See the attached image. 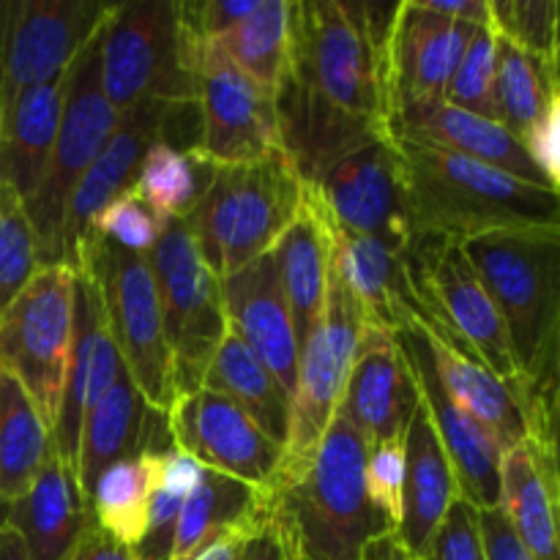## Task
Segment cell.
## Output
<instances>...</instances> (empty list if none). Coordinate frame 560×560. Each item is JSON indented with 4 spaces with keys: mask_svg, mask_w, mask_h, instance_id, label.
<instances>
[{
    "mask_svg": "<svg viewBox=\"0 0 560 560\" xmlns=\"http://www.w3.org/2000/svg\"><path fill=\"white\" fill-rule=\"evenodd\" d=\"M326 224L331 235V268L359 304L366 326L399 334L424 320L427 312L410 282L405 255L370 235L334 228L328 219Z\"/></svg>",
    "mask_w": 560,
    "mask_h": 560,
    "instance_id": "obj_24",
    "label": "cell"
},
{
    "mask_svg": "<svg viewBox=\"0 0 560 560\" xmlns=\"http://www.w3.org/2000/svg\"><path fill=\"white\" fill-rule=\"evenodd\" d=\"M304 202V180L284 153L246 164H213L184 224L219 279L273 249Z\"/></svg>",
    "mask_w": 560,
    "mask_h": 560,
    "instance_id": "obj_5",
    "label": "cell"
},
{
    "mask_svg": "<svg viewBox=\"0 0 560 560\" xmlns=\"http://www.w3.org/2000/svg\"><path fill=\"white\" fill-rule=\"evenodd\" d=\"M167 222L170 219L159 217L142 197H137L129 189L96 213L88 233L98 235V238L109 241L113 246L131 252V255L148 257L162 238Z\"/></svg>",
    "mask_w": 560,
    "mask_h": 560,
    "instance_id": "obj_43",
    "label": "cell"
},
{
    "mask_svg": "<svg viewBox=\"0 0 560 560\" xmlns=\"http://www.w3.org/2000/svg\"><path fill=\"white\" fill-rule=\"evenodd\" d=\"M501 509L534 560H560L556 448L528 441L503 452Z\"/></svg>",
    "mask_w": 560,
    "mask_h": 560,
    "instance_id": "obj_29",
    "label": "cell"
},
{
    "mask_svg": "<svg viewBox=\"0 0 560 560\" xmlns=\"http://www.w3.org/2000/svg\"><path fill=\"white\" fill-rule=\"evenodd\" d=\"M98 82L118 115L145 98L195 102L175 0L113 5L98 31Z\"/></svg>",
    "mask_w": 560,
    "mask_h": 560,
    "instance_id": "obj_8",
    "label": "cell"
},
{
    "mask_svg": "<svg viewBox=\"0 0 560 560\" xmlns=\"http://www.w3.org/2000/svg\"><path fill=\"white\" fill-rule=\"evenodd\" d=\"M558 118H560V102L552 104L534 126L528 135L523 137V148L530 156V162L541 170L550 186L558 189L560 167H558Z\"/></svg>",
    "mask_w": 560,
    "mask_h": 560,
    "instance_id": "obj_47",
    "label": "cell"
},
{
    "mask_svg": "<svg viewBox=\"0 0 560 560\" xmlns=\"http://www.w3.org/2000/svg\"><path fill=\"white\" fill-rule=\"evenodd\" d=\"M558 11L556 0H487L495 36L550 63H558Z\"/></svg>",
    "mask_w": 560,
    "mask_h": 560,
    "instance_id": "obj_40",
    "label": "cell"
},
{
    "mask_svg": "<svg viewBox=\"0 0 560 560\" xmlns=\"http://www.w3.org/2000/svg\"><path fill=\"white\" fill-rule=\"evenodd\" d=\"M381 52L364 3L290 0V49L282 82L386 131Z\"/></svg>",
    "mask_w": 560,
    "mask_h": 560,
    "instance_id": "obj_4",
    "label": "cell"
},
{
    "mask_svg": "<svg viewBox=\"0 0 560 560\" xmlns=\"http://www.w3.org/2000/svg\"><path fill=\"white\" fill-rule=\"evenodd\" d=\"M419 560H485L476 509L457 498Z\"/></svg>",
    "mask_w": 560,
    "mask_h": 560,
    "instance_id": "obj_45",
    "label": "cell"
},
{
    "mask_svg": "<svg viewBox=\"0 0 560 560\" xmlns=\"http://www.w3.org/2000/svg\"><path fill=\"white\" fill-rule=\"evenodd\" d=\"M189 115H197L195 102H164V98H145L129 113L120 115L118 129L113 131L104 151L93 159L88 173L77 184L71 195L69 208L63 219V262H74V252L85 233L91 230V222L107 202L124 195L135 184L137 167L142 156L156 140L170 142V145L189 151L186 142L180 140L184 124Z\"/></svg>",
    "mask_w": 560,
    "mask_h": 560,
    "instance_id": "obj_17",
    "label": "cell"
},
{
    "mask_svg": "<svg viewBox=\"0 0 560 560\" xmlns=\"http://www.w3.org/2000/svg\"><path fill=\"white\" fill-rule=\"evenodd\" d=\"M366 320L337 271H328V293L320 320L304 339L290 394V432L282 470L273 487L295 479L310 465L342 399L355 348Z\"/></svg>",
    "mask_w": 560,
    "mask_h": 560,
    "instance_id": "obj_10",
    "label": "cell"
},
{
    "mask_svg": "<svg viewBox=\"0 0 560 560\" xmlns=\"http://www.w3.org/2000/svg\"><path fill=\"white\" fill-rule=\"evenodd\" d=\"M148 262L162 304L175 397L197 392L213 350L228 331L222 282L202 262L184 219H170L159 244L148 255Z\"/></svg>",
    "mask_w": 560,
    "mask_h": 560,
    "instance_id": "obj_9",
    "label": "cell"
},
{
    "mask_svg": "<svg viewBox=\"0 0 560 560\" xmlns=\"http://www.w3.org/2000/svg\"><path fill=\"white\" fill-rule=\"evenodd\" d=\"M366 438L334 413L310 465L268 492L273 523L299 560H361L392 530L366 495Z\"/></svg>",
    "mask_w": 560,
    "mask_h": 560,
    "instance_id": "obj_2",
    "label": "cell"
},
{
    "mask_svg": "<svg viewBox=\"0 0 560 560\" xmlns=\"http://www.w3.org/2000/svg\"><path fill=\"white\" fill-rule=\"evenodd\" d=\"M52 454L49 427L14 375L0 370V503L20 501Z\"/></svg>",
    "mask_w": 560,
    "mask_h": 560,
    "instance_id": "obj_35",
    "label": "cell"
},
{
    "mask_svg": "<svg viewBox=\"0 0 560 560\" xmlns=\"http://www.w3.org/2000/svg\"><path fill=\"white\" fill-rule=\"evenodd\" d=\"M498 38L495 63V118L520 142L530 126L560 102L558 63L534 58L514 44Z\"/></svg>",
    "mask_w": 560,
    "mask_h": 560,
    "instance_id": "obj_37",
    "label": "cell"
},
{
    "mask_svg": "<svg viewBox=\"0 0 560 560\" xmlns=\"http://www.w3.org/2000/svg\"><path fill=\"white\" fill-rule=\"evenodd\" d=\"M42 268L25 202L0 186V315Z\"/></svg>",
    "mask_w": 560,
    "mask_h": 560,
    "instance_id": "obj_41",
    "label": "cell"
},
{
    "mask_svg": "<svg viewBox=\"0 0 560 560\" xmlns=\"http://www.w3.org/2000/svg\"><path fill=\"white\" fill-rule=\"evenodd\" d=\"M394 337L402 348L410 375L419 388V399L424 402L432 427L438 432V441H441L443 452L452 463L459 498L474 509L501 506V446L448 397L443 383L438 381L430 348H427L419 328L413 326L408 331L394 334Z\"/></svg>",
    "mask_w": 560,
    "mask_h": 560,
    "instance_id": "obj_19",
    "label": "cell"
},
{
    "mask_svg": "<svg viewBox=\"0 0 560 560\" xmlns=\"http://www.w3.org/2000/svg\"><path fill=\"white\" fill-rule=\"evenodd\" d=\"M235 69L277 96L288 71L290 0H257L249 16L213 38Z\"/></svg>",
    "mask_w": 560,
    "mask_h": 560,
    "instance_id": "obj_36",
    "label": "cell"
},
{
    "mask_svg": "<svg viewBox=\"0 0 560 560\" xmlns=\"http://www.w3.org/2000/svg\"><path fill=\"white\" fill-rule=\"evenodd\" d=\"M366 495L375 512L388 523V528L397 530L402 517V476H405V452L402 438L397 441H383L370 446L366 457Z\"/></svg>",
    "mask_w": 560,
    "mask_h": 560,
    "instance_id": "obj_44",
    "label": "cell"
},
{
    "mask_svg": "<svg viewBox=\"0 0 560 560\" xmlns=\"http://www.w3.org/2000/svg\"><path fill=\"white\" fill-rule=\"evenodd\" d=\"M361 560H419V558L410 556V552L405 550L402 541L397 539V534L388 530V534L375 536V539L364 547Z\"/></svg>",
    "mask_w": 560,
    "mask_h": 560,
    "instance_id": "obj_50",
    "label": "cell"
},
{
    "mask_svg": "<svg viewBox=\"0 0 560 560\" xmlns=\"http://www.w3.org/2000/svg\"><path fill=\"white\" fill-rule=\"evenodd\" d=\"M164 452H142L109 465L88 492V503L98 528L107 530L129 550H137L145 536L151 498L162 479Z\"/></svg>",
    "mask_w": 560,
    "mask_h": 560,
    "instance_id": "obj_34",
    "label": "cell"
},
{
    "mask_svg": "<svg viewBox=\"0 0 560 560\" xmlns=\"http://www.w3.org/2000/svg\"><path fill=\"white\" fill-rule=\"evenodd\" d=\"M213 164L191 151L156 140L137 167L131 191L148 202L159 217L186 219L211 180Z\"/></svg>",
    "mask_w": 560,
    "mask_h": 560,
    "instance_id": "obj_38",
    "label": "cell"
},
{
    "mask_svg": "<svg viewBox=\"0 0 560 560\" xmlns=\"http://www.w3.org/2000/svg\"><path fill=\"white\" fill-rule=\"evenodd\" d=\"M266 525V523H262ZM255 534V530H252ZM244 530H235V534H224L219 536L217 541H211V545L206 547V550L200 552L197 558L191 560H241V550H244V541H246Z\"/></svg>",
    "mask_w": 560,
    "mask_h": 560,
    "instance_id": "obj_51",
    "label": "cell"
},
{
    "mask_svg": "<svg viewBox=\"0 0 560 560\" xmlns=\"http://www.w3.org/2000/svg\"><path fill=\"white\" fill-rule=\"evenodd\" d=\"M419 405L410 366L397 337L366 326L355 348L337 413H342L370 446L402 438Z\"/></svg>",
    "mask_w": 560,
    "mask_h": 560,
    "instance_id": "obj_23",
    "label": "cell"
},
{
    "mask_svg": "<svg viewBox=\"0 0 560 560\" xmlns=\"http://www.w3.org/2000/svg\"><path fill=\"white\" fill-rule=\"evenodd\" d=\"M202 468L189 457V454L178 452L170 446L164 452L162 479H159L156 492L151 498V512H148V528L137 550H131L135 560H170L173 550L175 523L184 501L189 492L195 490L197 479H200Z\"/></svg>",
    "mask_w": 560,
    "mask_h": 560,
    "instance_id": "obj_39",
    "label": "cell"
},
{
    "mask_svg": "<svg viewBox=\"0 0 560 560\" xmlns=\"http://www.w3.org/2000/svg\"><path fill=\"white\" fill-rule=\"evenodd\" d=\"M5 525L31 560H63L96 520L77 474L52 452L25 495L9 506Z\"/></svg>",
    "mask_w": 560,
    "mask_h": 560,
    "instance_id": "obj_28",
    "label": "cell"
},
{
    "mask_svg": "<svg viewBox=\"0 0 560 560\" xmlns=\"http://www.w3.org/2000/svg\"><path fill=\"white\" fill-rule=\"evenodd\" d=\"M481 25L485 22L438 14L427 0L397 3L381 52L386 115L399 104L441 102L465 47Z\"/></svg>",
    "mask_w": 560,
    "mask_h": 560,
    "instance_id": "obj_18",
    "label": "cell"
},
{
    "mask_svg": "<svg viewBox=\"0 0 560 560\" xmlns=\"http://www.w3.org/2000/svg\"><path fill=\"white\" fill-rule=\"evenodd\" d=\"M495 63H498V38L490 22L474 33V38L465 47L452 80H448L443 102L465 113L481 115V118H495Z\"/></svg>",
    "mask_w": 560,
    "mask_h": 560,
    "instance_id": "obj_42",
    "label": "cell"
},
{
    "mask_svg": "<svg viewBox=\"0 0 560 560\" xmlns=\"http://www.w3.org/2000/svg\"><path fill=\"white\" fill-rule=\"evenodd\" d=\"M74 320V268L42 266L0 315V370L14 375L52 430Z\"/></svg>",
    "mask_w": 560,
    "mask_h": 560,
    "instance_id": "obj_11",
    "label": "cell"
},
{
    "mask_svg": "<svg viewBox=\"0 0 560 560\" xmlns=\"http://www.w3.org/2000/svg\"><path fill=\"white\" fill-rule=\"evenodd\" d=\"M402 517L394 534L410 556L421 558L452 503L459 498L452 463L438 441V432L421 399L402 432Z\"/></svg>",
    "mask_w": 560,
    "mask_h": 560,
    "instance_id": "obj_27",
    "label": "cell"
},
{
    "mask_svg": "<svg viewBox=\"0 0 560 560\" xmlns=\"http://www.w3.org/2000/svg\"><path fill=\"white\" fill-rule=\"evenodd\" d=\"M416 328L430 348L438 381L448 397L501 446V452L528 443L530 430L517 388L492 375L465 345L430 317L416 323Z\"/></svg>",
    "mask_w": 560,
    "mask_h": 560,
    "instance_id": "obj_25",
    "label": "cell"
},
{
    "mask_svg": "<svg viewBox=\"0 0 560 560\" xmlns=\"http://www.w3.org/2000/svg\"><path fill=\"white\" fill-rule=\"evenodd\" d=\"M405 260L427 317L465 345L492 375L517 388L520 375L503 317L459 241L416 235Z\"/></svg>",
    "mask_w": 560,
    "mask_h": 560,
    "instance_id": "obj_13",
    "label": "cell"
},
{
    "mask_svg": "<svg viewBox=\"0 0 560 560\" xmlns=\"http://www.w3.org/2000/svg\"><path fill=\"white\" fill-rule=\"evenodd\" d=\"M63 560H135L129 547L120 545L118 539L102 530L98 525H93Z\"/></svg>",
    "mask_w": 560,
    "mask_h": 560,
    "instance_id": "obj_49",
    "label": "cell"
},
{
    "mask_svg": "<svg viewBox=\"0 0 560 560\" xmlns=\"http://www.w3.org/2000/svg\"><path fill=\"white\" fill-rule=\"evenodd\" d=\"M120 115L107 102L98 82V33L85 44L74 63L66 71V96L60 113L58 135L47 170L36 195L25 202L33 235L38 244L42 266H66L63 262V219L71 195L93 159L104 151Z\"/></svg>",
    "mask_w": 560,
    "mask_h": 560,
    "instance_id": "obj_7",
    "label": "cell"
},
{
    "mask_svg": "<svg viewBox=\"0 0 560 560\" xmlns=\"http://www.w3.org/2000/svg\"><path fill=\"white\" fill-rule=\"evenodd\" d=\"M66 77L27 88L0 107V186L22 202L36 195L63 113Z\"/></svg>",
    "mask_w": 560,
    "mask_h": 560,
    "instance_id": "obj_30",
    "label": "cell"
},
{
    "mask_svg": "<svg viewBox=\"0 0 560 560\" xmlns=\"http://www.w3.org/2000/svg\"><path fill=\"white\" fill-rule=\"evenodd\" d=\"M71 268L91 273L102 299L109 337L129 381L153 410L167 413L175 399L173 359L148 257L131 255L88 233L77 246Z\"/></svg>",
    "mask_w": 560,
    "mask_h": 560,
    "instance_id": "obj_6",
    "label": "cell"
},
{
    "mask_svg": "<svg viewBox=\"0 0 560 560\" xmlns=\"http://www.w3.org/2000/svg\"><path fill=\"white\" fill-rule=\"evenodd\" d=\"M268 520H271V501L266 492L233 476L202 468L195 490L180 506L170 560L197 558L219 536L235 530L252 534Z\"/></svg>",
    "mask_w": 560,
    "mask_h": 560,
    "instance_id": "obj_32",
    "label": "cell"
},
{
    "mask_svg": "<svg viewBox=\"0 0 560 560\" xmlns=\"http://www.w3.org/2000/svg\"><path fill=\"white\" fill-rule=\"evenodd\" d=\"M386 135L394 142H408V145L474 159V162L490 164V167L503 170V173L528 180V184L556 189L541 175V170L530 162L523 142L506 126L452 107L443 98L441 102L399 104V107L388 109Z\"/></svg>",
    "mask_w": 560,
    "mask_h": 560,
    "instance_id": "obj_21",
    "label": "cell"
},
{
    "mask_svg": "<svg viewBox=\"0 0 560 560\" xmlns=\"http://www.w3.org/2000/svg\"><path fill=\"white\" fill-rule=\"evenodd\" d=\"M0 560H31L20 536L5 525L0 528Z\"/></svg>",
    "mask_w": 560,
    "mask_h": 560,
    "instance_id": "obj_52",
    "label": "cell"
},
{
    "mask_svg": "<svg viewBox=\"0 0 560 560\" xmlns=\"http://www.w3.org/2000/svg\"><path fill=\"white\" fill-rule=\"evenodd\" d=\"M271 255L277 260L279 282H282L301 348L315 323L320 320L328 293V271H331V235L306 186L299 217L279 235Z\"/></svg>",
    "mask_w": 560,
    "mask_h": 560,
    "instance_id": "obj_31",
    "label": "cell"
},
{
    "mask_svg": "<svg viewBox=\"0 0 560 560\" xmlns=\"http://www.w3.org/2000/svg\"><path fill=\"white\" fill-rule=\"evenodd\" d=\"M506 326L530 443L556 448L560 228H517L459 241Z\"/></svg>",
    "mask_w": 560,
    "mask_h": 560,
    "instance_id": "obj_1",
    "label": "cell"
},
{
    "mask_svg": "<svg viewBox=\"0 0 560 560\" xmlns=\"http://www.w3.org/2000/svg\"><path fill=\"white\" fill-rule=\"evenodd\" d=\"M219 282H222L228 328L277 377V383L290 397L295 388L301 348L273 255L266 252Z\"/></svg>",
    "mask_w": 560,
    "mask_h": 560,
    "instance_id": "obj_22",
    "label": "cell"
},
{
    "mask_svg": "<svg viewBox=\"0 0 560 560\" xmlns=\"http://www.w3.org/2000/svg\"><path fill=\"white\" fill-rule=\"evenodd\" d=\"M241 560H299L293 550H290L288 539L282 530L277 528L273 517L266 525L246 536L244 550H241Z\"/></svg>",
    "mask_w": 560,
    "mask_h": 560,
    "instance_id": "obj_48",
    "label": "cell"
},
{
    "mask_svg": "<svg viewBox=\"0 0 560 560\" xmlns=\"http://www.w3.org/2000/svg\"><path fill=\"white\" fill-rule=\"evenodd\" d=\"M170 443L200 468L233 476L260 492H271L282 470L284 446L266 435L244 410L208 388L178 394L164 413Z\"/></svg>",
    "mask_w": 560,
    "mask_h": 560,
    "instance_id": "obj_16",
    "label": "cell"
},
{
    "mask_svg": "<svg viewBox=\"0 0 560 560\" xmlns=\"http://www.w3.org/2000/svg\"><path fill=\"white\" fill-rule=\"evenodd\" d=\"M208 392H217L238 405L271 441L279 446L288 443L290 432V397L277 377L255 359L249 348L235 337L233 331H224L222 342L213 350V359L208 364L202 386Z\"/></svg>",
    "mask_w": 560,
    "mask_h": 560,
    "instance_id": "obj_33",
    "label": "cell"
},
{
    "mask_svg": "<svg viewBox=\"0 0 560 560\" xmlns=\"http://www.w3.org/2000/svg\"><path fill=\"white\" fill-rule=\"evenodd\" d=\"M416 235L468 241L517 228H560V191L490 164L397 142Z\"/></svg>",
    "mask_w": 560,
    "mask_h": 560,
    "instance_id": "obj_3",
    "label": "cell"
},
{
    "mask_svg": "<svg viewBox=\"0 0 560 560\" xmlns=\"http://www.w3.org/2000/svg\"><path fill=\"white\" fill-rule=\"evenodd\" d=\"M304 186L334 228L408 255L416 238L408 178L402 151L388 135L348 151Z\"/></svg>",
    "mask_w": 560,
    "mask_h": 560,
    "instance_id": "obj_14",
    "label": "cell"
},
{
    "mask_svg": "<svg viewBox=\"0 0 560 560\" xmlns=\"http://www.w3.org/2000/svg\"><path fill=\"white\" fill-rule=\"evenodd\" d=\"M170 432L164 413L153 410L142 399L129 375H120L109 392L85 416L77 448V479L82 492H91L93 481L120 459L142 452L170 448Z\"/></svg>",
    "mask_w": 560,
    "mask_h": 560,
    "instance_id": "obj_26",
    "label": "cell"
},
{
    "mask_svg": "<svg viewBox=\"0 0 560 560\" xmlns=\"http://www.w3.org/2000/svg\"><path fill=\"white\" fill-rule=\"evenodd\" d=\"M115 3L0 0V107L27 88L63 80Z\"/></svg>",
    "mask_w": 560,
    "mask_h": 560,
    "instance_id": "obj_15",
    "label": "cell"
},
{
    "mask_svg": "<svg viewBox=\"0 0 560 560\" xmlns=\"http://www.w3.org/2000/svg\"><path fill=\"white\" fill-rule=\"evenodd\" d=\"M5 520H9V506L0 503V528H5Z\"/></svg>",
    "mask_w": 560,
    "mask_h": 560,
    "instance_id": "obj_53",
    "label": "cell"
},
{
    "mask_svg": "<svg viewBox=\"0 0 560 560\" xmlns=\"http://www.w3.org/2000/svg\"><path fill=\"white\" fill-rule=\"evenodd\" d=\"M120 375H124V361H120L113 337H109L96 284H93L91 273L74 268V320H71L69 370H66L58 416H55V424L49 430L55 457L63 459L74 474L85 416Z\"/></svg>",
    "mask_w": 560,
    "mask_h": 560,
    "instance_id": "obj_20",
    "label": "cell"
},
{
    "mask_svg": "<svg viewBox=\"0 0 560 560\" xmlns=\"http://www.w3.org/2000/svg\"><path fill=\"white\" fill-rule=\"evenodd\" d=\"M476 520H479L485 560H534L528 547L514 534L512 523H509L501 506L476 509Z\"/></svg>",
    "mask_w": 560,
    "mask_h": 560,
    "instance_id": "obj_46",
    "label": "cell"
},
{
    "mask_svg": "<svg viewBox=\"0 0 560 560\" xmlns=\"http://www.w3.org/2000/svg\"><path fill=\"white\" fill-rule=\"evenodd\" d=\"M184 38L186 66L195 80V156L208 164H246L282 153L277 98L230 63L213 42Z\"/></svg>",
    "mask_w": 560,
    "mask_h": 560,
    "instance_id": "obj_12",
    "label": "cell"
}]
</instances>
